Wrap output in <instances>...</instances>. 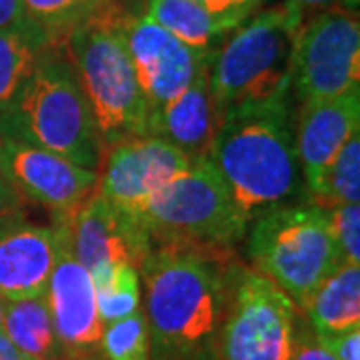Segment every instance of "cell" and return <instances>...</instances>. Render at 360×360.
I'll use <instances>...</instances> for the list:
<instances>
[{"mask_svg":"<svg viewBox=\"0 0 360 360\" xmlns=\"http://www.w3.org/2000/svg\"><path fill=\"white\" fill-rule=\"evenodd\" d=\"M54 226L58 229V252L46 286V300L56 338L68 356L103 354L104 322L98 314L90 272L72 255L65 224L56 220Z\"/></svg>","mask_w":360,"mask_h":360,"instance_id":"7c38bea8","label":"cell"},{"mask_svg":"<svg viewBox=\"0 0 360 360\" xmlns=\"http://www.w3.org/2000/svg\"><path fill=\"white\" fill-rule=\"evenodd\" d=\"M124 37L148 103V115L179 98L193 84L210 51H196L174 39L148 14H130Z\"/></svg>","mask_w":360,"mask_h":360,"instance_id":"4fadbf2b","label":"cell"},{"mask_svg":"<svg viewBox=\"0 0 360 360\" xmlns=\"http://www.w3.org/2000/svg\"><path fill=\"white\" fill-rule=\"evenodd\" d=\"M20 212V210H18ZM6 214H14V210H11V208H6V206L0 202V217H6Z\"/></svg>","mask_w":360,"mask_h":360,"instance_id":"8d00e7d4","label":"cell"},{"mask_svg":"<svg viewBox=\"0 0 360 360\" xmlns=\"http://www.w3.org/2000/svg\"><path fill=\"white\" fill-rule=\"evenodd\" d=\"M264 0H238L240 6H250V8H258Z\"/></svg>","mask_w":360,"mask_h":360,"instance_id":"d590c367","label":"cell"},{"mask_svg":"<svg viewBox=\"0 0 360 360\" xmlns=\"http://www.w3.org/2000/svg\"><path fill=\"white\" fill-rule=\"evenodd\" d=\"M129 16L118 0H103L65 40L66 60L89 101L104 156L120 142L148 136V103L124 37Z\"/></svg>","mask_w":360,"mask_h":360,"instance_id":"3957f363","label":"cell"},{"mask_svg":"<svg viewBox=\"0 0 360 360\" xmlns=\"http://www.w3.org/2000/svg\"><path fill=\"white\" fill-rule=\"evenodd\" d=\"M2 333L28 360H54L65 354L54 333L46 295L4 300Z\"/></svg>","mask_w":360,"mask_h":360,"instance_id":"ffe728a7","label":"cell"},{"mask_svg":"<svg viewBox=\"0 0 360 360\" xmlns=\"http://www.w3.org/2000/svg\"><path fill=\"white\" fill-rule=\"evenodd\" d=\"M208 160L250 222L270 206L302 196L304 179L296 153L290 94L229 108Z\"/></svg>","mask_w":360,"mask_h":360,"instance_id":"7a4b0ae2","label":"cell"},{"mask_svg":"<svg viewBox=\"0 0 360 360\" xmlns=\"http://www.w3.org/2000/svg\"><path fill=\"white\" fill-rule=\"evenodd\" d=\"M316 338L336 360H360V324L340 333L316 335Z\"/></svg>","mask_w":360,"mask_h":360,"instance_id":"83f0119b","label":"cell"},{"mask_svg":"<svg viewBox=\"0 0 360 360\" xmlns=\"http://www.w3.org/2000/svg\"><path fill=\"white\" fill-rule=\"evenodd\" d=\"M214 51L206 56L193 84L155 112L148 115V136L174 144L193 162L208 158L220 118L210 94V66Z\"/></svg>","mask_w":360,"mask_h":360,"instance_id":"e0dca14e","label":"cell"},{"mask_svg":"<svg viewBox=\"0 0 360 360\" xmlns=\"http://www.w3.org/2000/svg\"><path fill=\"white\" fill-rule=\"evenodd\" d=\"M193 165L180 148L156 136L120 142L104 156L98 194L120 214L141 219L150 196L184 176Z\"/></svg>","mask_w":360,"mask_h":360,"instance_id":"30bf717a","label":"cell"},{"mask_svg":"<svg viewBox=\"0 0 360 360\" xmlns=\"http://www.w3.org/2000/svg\"><path fill=\"white\" fill-rule=\"evenodd\" d=\"M51 46L54 42L32 22L0 30V118L13 110L40 56Z\"/></svg>","mask_w":360,"mask_h":360,"instance_id":"44dd1931","label":"cell"},{"mask_svg":"<svg viewBox=\"0 0 360 360\" xmlns=\"http://www.w3.org/2000/svg\"><path fill=\"white\" fill-rule=\"evenodd\" d=\"M101 350L106 360H150V336L144 310L104 324Z\"/></svg>","mask_w":360,"mask_h":360,"instance_id":"d4e9b609","label":"cell"},{"mask_svg":"<svg viewBox=\"0 0 360 360\" xmlns=\"http://www.w3.org/2000/svg\"><path fill=\"white\" fill-rule=\"evenodd\" d=\"M300 312H307V322L316 335H330L359 326L360 264H340L316 288Z\"/></svg>","mask_w":360,"mask_h":360,"instance_id":"d6986e66","label":"cell"},{"mask_svg":"<svg viewBox=\"0 0 360 360\" xmlns=\"http://www.w3.org/2000/svg\"><path fill=\"white\" fill-rule=\"evenodd\" d=\"M0 202L6 206V208L14 210V212H18L22 208V196L14 188L13 179H11L6 162H4L2 146H0Z\"/></svg>","mask_w":360,"mask_h":360,"instance_id":"f1b7e54d","label":"cell"},{"mask_svg":"<svg viewBox=\"0 0 360 360\" xmlns=\"http://www.w3.org/2000/svg\"><path fill=\"white\" fill-rule=\"evenodd\" d=\"M4 162L22 200L49 208L54 220L72 217L98 191L101 174L30 142L0 139Z\"/></svg>","mask_w":360,"mask_h":360,"instance_id":"8fae6325","label":"cell"},{"mask_svg":"<svg viewBox=\"0 0 360 360\" xmlns=\"http://www.w3.org/2000/svg\"><path fill=\"white\" fill-rule=\"evenodd\" d=\"M141 224L153 248L234 250L250 219L234 202L217 167L205 158L150 196Z\"/></svg>","mask_w":360,"mask_h":360,"instance_id":"52a82bcc","label":"cell"},{"mask_svg":"<svg viewBox=\"0 0 360 360\" xmlns=\"http://www.w3.org/2000/svg\"><path fill=\"white\" fill-rule=\"evenodd\" d=\"M360 0H340V8L350 11V13H359Z\"/></svg>","mask_w":360,"mask_h":360,"instance_id":"836d02e7","label":"cell"},{"mask_svg":"<svg viewBox=\"0 0 360 360\" xmlns=\"http://www.w3.org/2000/svg\"><path fill=\"white\" fill-rule=\"evenodd\" d=\"M298 312L266 276L232 264L214 360H288Z\"/></svg>","mask_w":360,"mask_h":360,"instance_id":"ba28073f","label":"cell"},{"mask_svg":"<svg viewBox=\"0 0 360 360\" xmlns=\"http://www.w3.org/2000/svg\"><path fill=\"white\" fill-rule=\"evenodd\" d=\"M96 307L104 324L120 321L141 309V276L127 262H106L90 270Z\"/></svg>","mask_w":360,"mask_h":360,"instance_id":"603a6c76","label":"cell"},{"mask_svg":"<svg viewBox=\"0 0 360 360\" xmlns=\"http://www.w3.org/2000/svg\"><path fill=\"white\" fill-rule=\"evenodd\" d=\"M103 0H22L26 16L54 42L65 44L66 37L98 8Z\"/></svg>","mask_w":360,"mask_h":360,"instance_id":"cb8c5ba5","label":"cell"},{"mask_svg":"<svg viewBox=\"0 0 360 360\" xmlns=\"http://www.w3.org/2000/svg\"><path fill=\"white\" fill-rule=\"evenodd\" d=\"M295 4H298L302 11H307V8H322V11H326V8H335V6H340V0H292Z\"/></svg>","mask_w":360,"mask_h":360,"instance_id":"d6a6232c","label":"cell"},{"mask_svg":"<svg viewBox=\"0 0 360 360\" xmlns=\"http://www.w3.org/2000/svg\"><path fill=\"white\" fill-rule=\"evenodd\" d=\"M356 89H360L359 13L335 6L304 20L292 54L290 94L300 104H309Z\"/></svg>","mask_w":360,"mask_h":360,"instance_id":"9c48e42d","label":"cell"},{"mask_svg":"<svg viewBox=\"0 0 360 360\" xmlns=\"http://www.w3.org/2000/svg\"><path fill=\"white\" fill-rule=\"evenodd\" d=\"M255 8L236 6L224 14H212L193 0H148L146 14L174 39L196 51H208L212 40L245 22Z\"/></svg>","mask_w":360,"mask_h":360,"instance_id":"ac0fdd59","label":"cell"},{"mask_svg":"<svg viewBox=\"0 0 360 360\" xmlns=\"http://www.w3.org/2000/svg\"><path fill=\"white\" fill-rule=\"evenodd\" d=\"M328 224L345 264H360V206L342 205L328 210Z\"/></svg>","mask_w":360,"mask_h":360,"instance_id":"484cf974","label":"cell"},{"mask_svg":"<svg viewBox=\"0 0 360 360\" xmlns=\"http://www.w3.org/2000/svg\"><path fill=\"white\" fill-rule=\"evenodd\" d=\"M356 132H360V89L328 101L300 104L295 118V139L307 188L319 180Z\"/></svg>","mask_w":360,"mask_h":360,"instance_id":"2e32d148","label":"cell"},{"mask_svg":"<svg viewBox=\"0 0 360 360\" xmlns=\"http://www.w3.org/2000/svg\"><path fill=\"white\" fill-rule=\"evenodd\" d=\"M58 222H63L68 231L75 258L89 272L106 262H127L141 270L150 252V243L141 219L120 214L98 191L72 217Z\"/></svg>","mask_w":360,"mask_h":360,"instance_id":"5bb4252c","label":"cell"},{"mask_svg":"<svg viewBox=\"0 0 360 360\" xmlns=\"http://www.w3.org/2000/svg\"><path fill=\"white\" fill-rule=\"evenodd\" d=\"M234 250L153 248L142 262L150 360H214Z\"/></svg>","mask_w":360,"mask_h":360,"instance_id":"6da1fadb","label":"cell"},{"mask_svg":"<svg viewBox=\"0 0 360 360\" xmlns=\"http://www.w3.org/2000/svg\"><path fill=\"white\" fill-rule=\"evenodd\" d=\"M54 360H103V354H96V356H68V354H63L60 359Z\"/></svg>","mask_w":360,"mask_h":360,"instance_id":"e575fe53","label":"cell"},{"mask_svg":"<svg viewBox=\"0 0 360 360\" xmlns=\"http://www.w3.org/2000/svg\"><path fill=\"white\" fill-rule=\"evenodd\" d=\"M288 360H336L326 348L322 347L316 338V333L310 328L309 322H302V316L298 312L292 336V348Z\"/></svg>","mask_w":360,"mask_h":360,"instance_id":"4316f807","label":"cell"},{"mask_svg":"<svg viewBox=\"0 0 360 360\" xmlns=\"http://www.w3.org/2000/svg\"><path fill=\"white\" fill-rule=\"evenodd\" d=\"M302 25L304 11L284 0L238 26L224 49L214 52L210 94L220 120L234 106L290 94L292 54Z\"/></svg>","mask_w":360,"mask_h":360,"instance_id":"8992f818","label":"cell"},{"mask_svg":"<svg viewBox=\"0 0 360 360\" xmlns=\"http://www.w3.org/2000/svg\"><path fill=\"white\" fill-rule=\"evenodd\" d=\"M310 205L333 210L342 205H359L360 198V136L359 132L340 148L319 180L307 188Z\"/></svg>","mask_w":360,"mask_h":360,"instance_id":"7402d4cb","label":"cell"},{"mask_svg":"<svg viewBox=\"0 0 360 360\" xmlns=\"http://www.w3.org/2000/svg\"><path fill=\"white\" fill-rule=\"evenodd\" d=\"M2 319H4V300L0 298V330H2Z\"/></svg>","mask_w":360,"mask_h":360,"instance_id":"74e56055","label":"cell"},{"mask_svg":"<svg viewBox=\"0 0 360 360\" xmlns=\"http://www.w3.org/2000/svg\"><path fill=\"white\" fill-rule=\"evenodd\" d=\"M0 360H28L25 354L8 340V336L4 335L2 330H0Z\"/></svg>","mask_w":360,"mask_h":360,"instance_id":"1f68e13d","label":"cell"},{"mask_svg":"<svg viewBox=\"0 0 360 360\" xmlns=\"http://www.w3.org/2000/svg\"><path fill=\"white\" fill-rule=\"evenodd\" d=\"M58 252V229L26 222L20 212L0 217V298L46 295Z\"/></svg>","mask_w":360,"mask_h":360,"instance_id":"9a60e30c","label":"cell"},{"mask_svg":"<svg viewBox=\"0 0 360 360\" xmlns=\"http://www.w3.org/2000/svg\"><path fill=\"white\" fill-rule=\"evenodd\" d=\"M193 2H196L198 6H202L205 11L212 14H224L232 8H236V6H240L238 0H193Z\"/></svg>","mask_w":360,"mask_h":360,"instance_id":"4dcf8cb0","label":"cell"},{"mask_svg":"<svg viewBox=\"0 0 360 360\" xmlns=\"http://www.w3.org/2000/svg\"><path fill=\"white\" fill-rule=\"evenodd\" d=\"M63 46L54 44L40 56L13 110L0 118V139L30 142L101 174L103 141Z\"/></svg>","mask_w":360,"mask_h":360,"instance_id":"277c9868","label":"cell"},{"mask_svg":"<svg viewBox=\"0 0 360 360\" xmlns=\"http://www.w3.org/2000/svg\"><path fill=\"white\" fill-rule=\"evenodd\" d=\"M22 0H0V30L28 25Z\"/></svg>","mask_w":360,"mask_h":360,"instance_id":"f546056e","label":"cell"},{"mask_svg":"<svg viewBox=\"0 0 360 360\" xmlns=\"http://www.w3.org/2000/svg\"><path fill=\"white\" fill-rule=\"evenodd\" d=\"M250 224L246 255L252 270L286 292L298 310L345 264L328 224V210L309 200L270 206Z\"/></svg>","mask_w":360,"mask_h":360,"instance_id":"5b68a950","label":"cell"}]
</instances>
